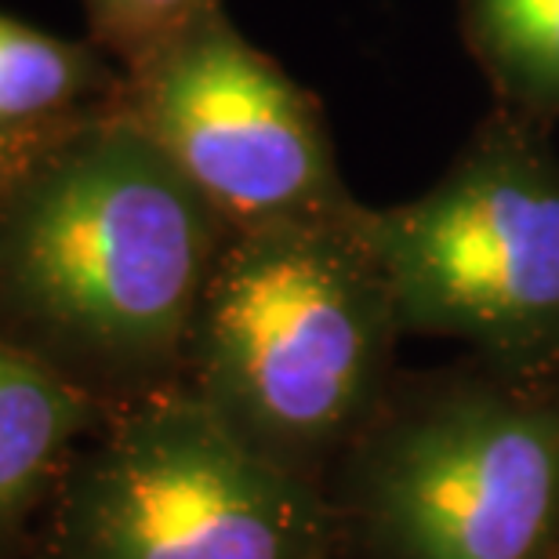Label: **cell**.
Segmentation results:
<instances>
[{"instance_id":"10","label":"cell","mask_w":559,"mask_h":559,"mask_svg":"<svg viewBox=\"0 0 559 559\" xmlns=\"http://www.w3.org/2000/svg\"><path fill=\"white\" fill-rule=\"evenodd\" d=\"M211 0H84L95 40L128 66L186 26Z\"/></svg>"},{"instance_id":"1","label":"cell","mask_w":559,"mask_h":559,"mask_svg":"<svg viewBox=\"0 0 559 559\" xmlns=\"http://www.w3.org/2000/svg\"><path fill=\"white\" fill-rule=\"evenodd\" d=\"M229 226L124 109L76 128L0 207V290L33 328L106 367L189 342Z\"/></svg>"},{"instance_id":"9","label":"cell","mask_w":559,"mask_h":559,"mask_svg":"<svg viewBox=\"0 0 559 559\" xmlns=\"http://www.w3.org/2000/svg\"><path fill=\"white\" fill-rule=\"evenodd\" d=\"M103 81L92 48L0 15V131L70 109Z\"/></svg>"},{"instance_id":"3","label":"cell","mask_w":559,"mask_h":559,"mask_svg":"<svg viewBox=\"0 0 559 559\" xmlns=\"http://www.w3.org/2000/svg\"><path fill=\"white\" fill-rule=\"evenodd\" d=\"M400 328L506 356L559 345V153L549 124L498 106L407 204L371 211Z\"/></svg>"},{"instance_id":"5","label":"cell","mask_w":559,"mask_h":559,"mask_svg":"<svg viewBox=\"0 0 559 559\" xmlns=\"http://www.w3.org/2000/svg\"><path fill=\"white\" fill-rule=\"evenodd\" d=\"M120 109L229 229L353 200L317 98L254 48L218 0L128 66Z\"/></svg>"},{"instance_id":"7","label":"cell","mask_w":559,"mask_h":559,"mask_svg":"<svg viewBox=\"0 0 559 559\" xmlns=\"http://www.w3.org/2000/svg\"><path fill=\"white\" fill-rule=\"evenodd\" d=\"M84 418L87 400L70 382L0 345V527L37 498Z\"/></svg>"},{"instance_id":"4","label":"cell","mask_w":559,"mask_h":559,"mask_svg":"<svg viewBox=\"0 0 559 559\" xmlns=\"http://www.w3.org/2000/svg\"><path fill=\"white\" fill-rule=\"evenodd\" d=\"M306 509L270 451L204 396H160L76 465L62 559H298Z\"/></svg>"},{"instance_id":"8","label":"cell","mask_w":559,"mask_h":559,"mask_svg":"<svg viewBox=\"0 0 559 559\" xmlns=\"http://www.w3.org/2000/svg\"><path fill=\"white\" fill-rule=\"evenodd\" d=\"M457 22L501 106L559 120V0H457Z\"/></svg>"},{"instance_id":"2","label":"cell","mask_w":559,"mask_h":559,"mask_svg":"<svg viewBox=\"0 0 559 559\" xmlns=\"http://www.w3.org/2000/svg\"><path fill=\"white\" fill-rule=\"evenodd\" d=\"M400 328L356 200L229 229L189 342L200 396L262 451H301L364 411Z\"/></svg>"},{"instance_id":"6","label":"cell","mask_w":559,"mask_h":559,"mask_svg":"<svg viewBox=\"0 0 559 559\" xmlns=\"http://www.w3.org/2000/svg\"><path fill=\"white\" fill-rule=\"evenodd\" d=\"M374 490L407 559H531L559 506V415L506 393L447 396L389 436Z\"/></svg>"}]
</instances>
